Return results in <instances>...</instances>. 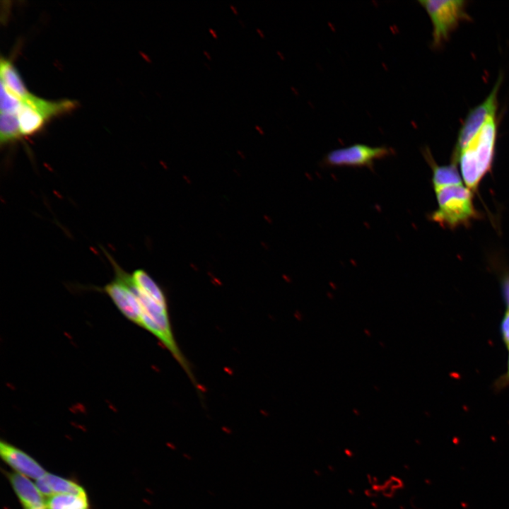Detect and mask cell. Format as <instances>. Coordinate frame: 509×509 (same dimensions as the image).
Instances as JSON below:
<instances>
[{
  "mask_svg": "<svg viewBox=\"0 0 509 509\" xmlns=\"http://www.w3.org/2000/svg\"><path fill=\"white\" fill-rule=\"evenodd\" d=\"M498 134V120L491 116L454 163L458 161L463 180L474 191L483 177L491 169Z\"/></svg>",
  "mask_w": 509,
  "mask_h": 509,
  "instance_id": "obj_1",
  "label": "cell"
},
{
  "mask_svg": "<svg viewBox=\"0 0 509 509\" xmlns=\"http://www.w3.org/2000/svg\"><path fill=\"white\" fill-rule=\"evenodd\" d=\"M434 189L438 208L431 214V221L441 226L453 228L468 224L478 216L469 188L455 185Z\"/></svg>",
  "mask_w": 509,
  "mask_h": 509,
  "instance_id": "obj_2",
  "label": "cell"
},
{
  "mask_svg": "<svg viewBox=\"0 0 509 509\" xmlns=\"http://www.w3.org/2000/svg\"><path fill=\"white\" fill-rule=\"evenodd\" d=\"M419 3L428 13L433 25V45L446 41L460 22L469 20L466 1L461 0H423Z\"/></svg>",
  "mask_w": 509,
  "mask_h": 509,
  "instance_id": "obj_3",
  "label": "cell"
},
{
  "mask_svg": "<svg viewBox=\"0 0 509 509\" xmlns=\"http://www.w3.org/2000/svg\"><path fill=\"white\" fill-rule=\"evenodd\" d=\"M394 151L386 146H371L354 144L327 153L322 164L328 167L368 168L373 169L375 161L389 157Z\"/></svg>",
  "mask_w": 509,
  "mask_h": 509,
  "instance_id": "obj_4",
  "label": "cell"
},
{
  "mask_svg": "<svg viewBox=\"0 0 509 509\" xmlns=\"http://www.w3.org/2000/svg\"><path fill=\"white\" fill-rule=\"evenodd\" d=\"M115 271V279L101 288L112 300L119 311L129 321L141 327V310L138 298L127 281L124 271L105 252Z\"/></svg>",
  "mask_w": 509,
  "mask_h": 509,
  "instance_id": "obj_5",
  "label": "cell"
},
{
  "mask_svg": "<svg viewBox=\"0 0 509 509\" xmlns=\"http://www.w3.org/2000/svg\"><path fill=\"white\" fill-rule=\"evenodd\" d=\"M503 81L502 75L498 78L487 98L479 105L472 109L467 115L458 133L453 160L463 151L487 120L496 115L498 108V93Z\"/></svg>",
  "mask_w": 509,
  "mask_h": 509,
  "instance_id": "obj_6",
  "label": "cell"
},
{
  "mask_svg": "<svg viewBox=\"0 0 509 509\" xmlns=\"http://www.w3.org/2000/svg\"><path fill=\"white\" fill-rule=\"evenodd\" d=\"M0 455L16 472L27 477L37 480L47 474L45 469L33 457L4 440L0 442Z\"/></svg>",
  "mask_w": 509,
  "mask_h": 509,
  "instance_id": "obj_7",
  "label": "cell"
},
{
  "mask_svg": "<svg viewBox=\"0 0 509 509\" xmlns=\"http://www.w3.org/2000/svg\"><path fill=\"white\" fill-rule=\"evenodd\" d=\"M6 475L23 509L46 505L45 496L28 477L17 472H6Z\"/></svg>",
  "mask_w": 509,
  "mask_h": 509,
  "instance_id": "obj_8",
  "label": "cell"
},
{
  "mask_svg": "<svg viewBox=\"0 0 509 509\" xmlns=\"http://www.w3.org/2000/svg\"><path fill=\"white\" fill-rule=\"evenodd\" d=\"M35 484L40 493L47 498L54 494L86 493L84 488L77 482L48 472L37 479Z\"/></svg>",
  "mask_w": 509,
  "mask_h": 509,
  "instance_id": "obj_9",
  "label": "cell"
},
{
  "mask_svg": "<svg viewBox=\"0 0 509 509\" xmlns=\"http://www.w3.org/2000/svg\"><path fill=\"white\" fill-rule=\"evenodd\" d=\"M423 153L433 170L432 184L434 189L462 185L460 175L455 163L453 162L448 165H438L428 148L423 151Z\"/></svg>",
  "mask_w": 509,
  "mask_h": 509,
  "instance_id": "obj_10",
  "label": "cell"
},
{
  "mask_svg": "<svg viewBox=\"0 0 509 509\" xmlns=\"http://www.w3.org/2000/svg\"><path fill=\"white\" fill-rule=\"evenodd\" d=\"M1 82L8 90L21 101L28 98L32 94L28 91L18 71L12 62L4 57L0 62Z\"/></svg>",
  "mask_w": 509,
  "mask_h": 509,
  "instance_id": "obj_11",
  "label": "cell"
},
{
  "mask_svg": "<svg viewBox=\"0 0 509 509\" xmlns=\"http://www.w3.org/2000/svg\"><path fill=\"white\" fill-rule=\"evenodd\" d=\"M17 116L22 136H32L37 133L48 121L42 112L24 101H22Z\"/></svg>",
  "mask_w": 509,
  "mask_h": 509,
  "instance_id": "obj_12",
  "label": "cell"
},
{
  "mask_svg": "<svg viewBox=\"0 0 509 509\" xmlns=\"http://www.w3.org/2000/svg\"><path fill=\"white\" fill-rule=\"evenodd\" d=\"M131 276L134 286L141 293L159 304L168 305L163 290L147 271L139 269L135 270Z\"/></svg>",
  "mask_w": 509,
  "mask_h": 509,
  "instance_id": "obj_13",
  "label": "cell"
},
{
  "mask_svg": "<svg viewBox=\"0 0 509 509\" xmlns=\"http://www.w3.org/2000/svg\"><path fill=\"white\" fill-rule=\"evenodd\" d=\"M47 509H90L87 493L54 494L46 499Z\"/></svg>",
  "mask_w": 509,
  "mask_h": 509,
  "instance_id": "obj_14",
  "label": "cell"
},
{
  "mask_svg": "<svg viewBox=\"0 0 509 509\" xmlns=\"http://www.w3.org/2000/svg\"><path fill=\"white\" fill-rule=\"evenodd\" d=\"M21 136L17 114H1L0 141L1 145L16 141Z\"/></svg>",
  "mask_w": 509,
  "mask_h": 509,
  "instance_id": "obj_15",
  "label": "cell"
},
{
  "mask_svg": "<svg viewBox=\"0 0 509 509\" xmlns=\"http://www.w3.org/2000/svg\"><path fill=\"white\" fill-rule=\"evenodd\" d=\"M22 101L11 93L1 82L0 110L1 114H17Z\"/></svg>",
  "mask_w": 509,
  "mask_h": 509,
  "instance_id": "obj_16",
  "label": "cell"
},
{
  "mask_svg": "<svg viewBox=\"0 0 509 509\" xmlns=\"http://www.w3.org/2000/svg\"><path fill=\"white\" fill-rule=\"evenodd\" d=\"M501 332L505 346L509 348V311L503 316L501 324Z\"/></svg>",
  "mask_w": 509,
  "mask_h": 509,
  "instance_id": "obj_17",
  "label": "cell"
},
{
  "mask_svg": "<svg viewBox=\"0 0 509 509\" xmlns=\"http://www.w3.org/2000/svg\"><path fill=\"white\" fill-rule=\"evenodd\" d=\"M502 288L504 300L508 308L507 311H509V274L503 278Z\"/></svg>",
  "mask_w": 509,
  "mask_h": 509,
  "instance_id": "obj_18",
  "label": "cell"
},
{
  "mask_svg": "<svg viewBox=\"0 0 509 509\" xmlns=\"http://www.w3.org/2000/svg\"><path fill=\"white\" fill-rule=\"evenodd\" d=\"M508 351H509V348H508ZM502 380H503V383L509 382V356H508L507 371H506L505 374L503 375V378L502 379Z\"/></svg>",
  "mask_w": 509,
  "mask_h": 509,
  "instance_id": "obj_19",
  "label": "cell"
},
{
  "mask_svg": "<svg viewBox=\"0 0 509 509\" xmlns=\"http://www.w3.org/2000/svg\"><path fill=\"white\" fill-rule=\"evenodd\" d=\"M209 33L212 35V36H213L214 38H217V37H218L216 31L215 30H213L212 28H209Z\"/></svg>",
  "mask_w": 509,
  "mask_h": 509,
  "instance_id": "obj_20",
  "label": "cell"
},
{
  "mask_svg": "<svg viewBox=\"0 0 509 509\" xmlns=\"http://www.w3.org/2000/svg\"><path fill=\"white\" fill-rule=\"evenodd\" d=\"M255 129L257 130L261 134L263 135V134H264L263 129H262L260 126H259V125L257 124V125H255Z\"/></svg>",
  "mask_w": 509,
  "mask_h": 509,
  "instance_id": "obj_21",
  "label": "cell"
},
{
  "mask_svg": "<svg viewBox=\"0 0 509 509\" xmlns=\"http://www.w3.org/2000/svg\"><path fill=\"white\" fill-rule=\"evenodd\" d=\"M256 30H257V32L259 33V35L262 37H264L265 35H264V32H263L260 28H256Z\"/></svg>",
  "mask_w": 509,
  "mask_h": 509,
  "instance_id": "obj_22",
  "label": "cell"
},
{
  "mask_svg": "<svg viewBox=\"0 0 509 509\" xmlns=\"http://www.w3.org/2000/svg\"><path fill=\"white\" fill-rule=\"evenodd\" d=\"M230 8H231L232 11H233L235 14H238V10H237V8L234 6V5H233V4H230Z\"/></svg>",
  "mask_w": 509,
  "mask_h": 509,
  "instance_id": "obj_23",
  "label": "cell"
},
{
  "mask_svg": "<svg viewBox=\"0 0 509 509\" xmlns=\"http://www.w3.org/2000/svg\"><path fill=\"white\" fill-rule=\"evenodd\" d=\"M203 53L206 56V57H207L209 59H211V57L210 53L208 52L206 50H204V51H203Z\"/></svg>",
  "mask_w": 509,
  "mask_h": 509,
  "instance_id": "obj_24",
  "label": "cell"
},
{
  "mask_svg": "<svg viewBox=\"0 0 509 509\" xmlns=\"http://www.w3.org/2000/svg\"><path fill=\"white\" fill-rule=\"evenodd\" d=\"M31 509H47V507H46V505H44V506H40V507L33 508H31Z\"/></svg>",
  "mask_w": 509,
  "mask_h": 509,
  "instance_id": "obj_25",
  "label": "cell"
},
{
  "mask_svg": "<svg viewBox=\"0 0 509 509\" xmlns=\"http://www.w3.org/2000/svg\"><path fill=\"white\" fill-rule=\"evenodd\" d=\"M239 22L242 25L243 27L245 26L244 23L241 20H239Z\"/></svg>",
  "mask_w": 509,
  "mask_h": 509,
  "instance_id": "obj_26",
  "label": "cell"
}]
</instances>
